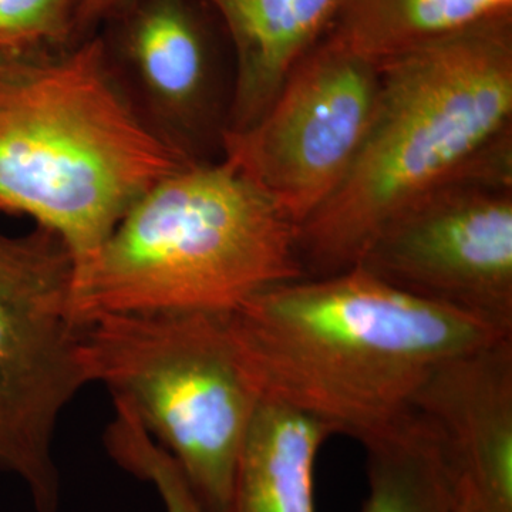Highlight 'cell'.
<instances>
[{
  "instance_id": "5",
  "label": "cell",
  "mask_w": 512,
  "mask_h": 512,
  "mask_svg": "<svg viewBox=\"0 0 512 512\" xmlns=\"http://www.w3.org/2000/svg\"><path fill=\"white\" fill-rule=\"evenodd\" d=\"M90 383L133 410L173 457L204 512H227L239 451L261 393L228 312H136L84 325Z\"/></svg>"
},
{
  "instance_id": "12",
  "label": "cell",
  "mask_w": 512,
  "mask_h": 512,
  "mask_svg": "<svg viewBox=\"0 0 512 512\" xmlns=\"http://www.w3.org/2000/svg\"><path fill=\"white\" fill-rule=\"evenodd\" d=\"M328 423L261 396L235 467L227 512H316L315 463Z\"/></svg>"
},
{
  "instance_id": "10",
  "label": "cell",
  "mask_w": 512,
  "mask_h": 512,
  "mask_svg": "<svg viewBox=\"0 0 512 512\" xmlns=\"http://www.w3.org/2000/svg\"><path fill=\"white\" fill-rule=\"evenodd\" d=\"M234 46L237 74L225 131L261 119L296 64L318 45L345 0H210Z\"/></svg>"
},
{
  "instance_id": "14",
  "label": "cell",
  "mask_w": 512,
  "mask_h": 512,
  "mask_svg": "<svg viewBox=\"0 0 512 512\" xmlns=\"http://www.w3.org/2000/svg\"><path fill=\"white\" fill-rule=\"evenodd\" d=\"M363 446L369 495L362 512H450L453 467L439 433L416 410Z\"/></svg>"
},
{
  "instance_id": "11",
  "label": "cell",
  "mask_w": 512,
  "mask_h": 512,
  "mask_svg": "<svg viewBox=\"0 0 512 512\" xmlns=\"http://www.w3.org/2000/svg\"><path fill=\"white\" fill-rule=\"evenodd\" d=\"M124 53L163 136L194 156L188 138L208 116L211 67L190 10L181 0H148L128 25Z\"/></svg>"
},
{
  "instance_id": "2",
  "label": "cell",
  "mask_w": 512,
  "mask_h": 512,
  "mask_svg": "<svg viewBox=\"0 0 512 512\" xmlns=\"http://www.w3.org/2000/svg\"><path fill=\"white\" fill-rule=\"evenodd\" d=\"M474 177H512V13L380 63L375 114L355 163L296 227L303 272L348 271L404 208Z\"/></svg>"
},
{
  "instance_id": "18",
  "label": "cell",
  "mask_w": 512,
  "mask_h": 512,
  "mask_svg": "<svg viewBox=\"0 0 512 512\" xmlns=\"http://www.w3.org/2000/svg\"><path fill=\"white\" fill-rule=\"evenodd\" d=\"M128 2L130 0H83L77 19V33L97 25L100 20L127 6Z\"/></svg>"
},
{
  "instance_id": "7",
  "label": "cell",
  "mask_w": 512,
  "mask_h": 512,
  "mask_svg": "<svg viewBox=\"0 0 512 512\" xmlns=\"http://www.w3.org/2000/svg\"><path fill=\"white\" fill-rule=\"evenodd\" d=\"M380 64L326 35L285 80L261 119L222 130L237 165L298 227L329 200L365 143Z\"/></svg>"
},
{
  "instance_id": "4",
  "label": "cell",
  "mask_w": 512,
  "mask_h": 512,
  "mask_svg": "<svg viewBox=\"0 0 512 512\" xmlns=\"http://www.w3.org/2000/svg\"><path fill=\"white\" fill-rule=\"evenodd\" d=\"M303 278L296 225L276 202L227 158L197 160L143 192L74 272L73 309L83 325L111 313L231 312Z\"/></svg>"
},
{
  "instance_id": "17",
  "label": "cell",
  "mask_w": 512,
  "mask_h": 512,
  "mask_svg": "<svg viewBox=\"0 0 512 512\" xmlns=\"http://www.w3.org/2000/svg\"><path fill=\"white\" fill-rule=\"evenodd\" d=\"M450 512H488L468 478L456 468L451 478Z\"/></svg>"
},
{
  "instance_id": "15",
  "label": "cell",
  "mask_w": 512,
  "mask_h": 512,
  "mask_svg": "<svg viewBox=\"0 0 512 512\" xmlns=\"http://www.w3.org/2000/svg\"><path fill=\"white\" fill-rule=\"evenodd\" d=\"M83 0H0V59L62 50L77 33Z\"/></svg>"
},
{
  "instance_id": "8",
  "label": "cell",
  "mask_w": 512,
  "mask_h": 512,
  "mask_svg": "<svg viewBox=\"0 0 512 512\" xmlns=\"http://www.w3.org/2000/svg\"><path fill=\"white\" fill-rule=\"evenodd\" d=\"M357 265L512 330V177L464 178L427 192L384 225Z\"/></svg>"
},
{
  "instance_id": "6",
  "label": "cell",
  "mask_w": 512,
  "mask_h": 512,
  "mask_svg": "<svg viewBox=\"0 0 512 512\" xmlns=\"http://www.w3.org/2000/svg\"><path fill=\"white\" fill-rule=\"evenodd\" d=\"M73 274L72 256L47 229L0 232V470L23 481L37 512L59 508L57 424L90 383Z\"/></svg>"
},
{
  "instance_id": "16",
  "label": "cell",
  "mask_w": 512,
  "mask_h": 512,
  "mask_svg": "<svg viewBox=\"0 0 512 512\" xmlns=\"http://www.w3.org/2000/svg\"><path fill=\"white\" fill-rule=\"evenodd\" d=\"M128 473L150 481L156 487L167 512H204L185 483L173 457L148 436H140L128 444L124 453Z\"/></svg>"
},
{
  "instance_id": "9",
  "label": "cell",
  "mask_w": 512,
  "mask_h": 512,
  "mask_svg": "<svg viewBox=\"0 0 512 512\" xmlns=\"http://www.w3.org/2000/svg\"><path fill=\"white\" fill-rule=\"evenodd\" d=\"M413 410L439 433L487 511L512 512V336L443 360Z\"/></svg>"
},
{
  "instance_id": "13",
  "label": "cell",
  "mask_w": 512,
  "mask_h": 512,
  "mask_svg": "<svg viewBox=\"0 0 512 512\" xmlns=\"http://www.w3.org/2000/svg\"><path fill=\"white\" fill-rule=\"evenodd\" d=\"M505 13L512 0H345L328 36L380 64Z\"/></svg>"
},
{
  "instance_id": "3",
  "label": "cell",
  "mask_w": 512,
  "mask_h": 512,
  "mask_svg": "<svg viewBox=\"0 0 512 512\" xmlns=\"http://www.w3.org/2000/svg\"><path fill=\"white\" fill-rule=\"evenodd\" d=\"M194 161L140 116L100 39L0 59V214L55 234L74 272L143 192Z\"/></svg>"
},
{
  "instance_id": "1",
  "label": "cell",
  "mask_w": 512,
  "mask_h": 512,
  "mask_svg": "<svg viewBox=\"0 0 512 512\" xmlns=\"http://www.w3.org/2000/svg\"><path fill=\"white\" fill-rule=\"evenodd\" d=\"M228 323L262 397L362 443L413 412L443 360L512 336L359 265L266 288L228 312Z\"/></svg>"
}]
</instances>
